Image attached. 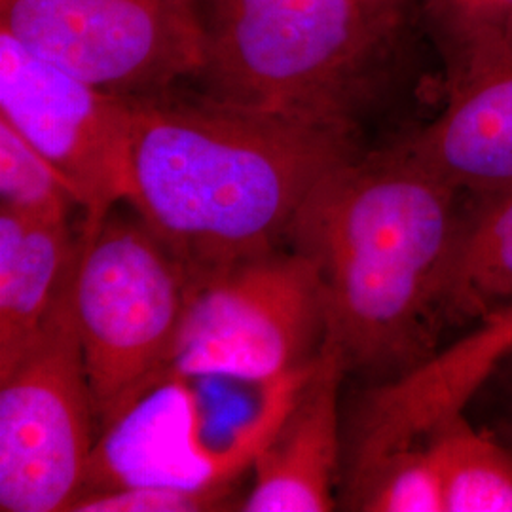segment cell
Listing matches in <instances>:
<instances>
[{"label":"cell","instance_id":"obj_10","mask_svg":"<svg viewBox=\"0 0 512 512\" xmlns=\"http://www.w3.org/2000/svg\"><path fill=\"white\" fill-rule=\"evenodd\" d=\"M459 194L512 184V48L448 74L444 109L399 143Z\"/></svg>","mask_w":512,"mask_h":512},{"label":"cell","instance_id":"obj_14","mask_svg":"<svg viewBox=\"0 0 512 512\" xmlns=\"http://www.w3.org/2000/svg\"><path fill=\"white\" fill-rule=\"evenodd\" d=\"M437 465L444 512H512V448L467 420L437 421L420 440Z\"/></svg>","mask_w":512,"mask_h":512},{"label":"cell","instance_id":"obj_18","mask_svg":"<svg viewBox=\"0 0 512 512\" xmlns=\"http://www.w3.org/2000/svg\"><path fill=\"white\" fill-rule=\"evenodd\" d=\"M234 486L131 484L80 495L69 512H203L228 509Z\"/></svg>","mask_w":512,"mask_h":512},{"label":"cell","instance_id":"obj_16","mask_svg":"<svg viewBox=\"0 0 512 512\" xmlns=\"http://www.w3.org/2000/svg\"><path fill=\"white\" fill-rule=\"evenodd\" d=\"M0 209L19 217L69 222L80 203L37 148L0 118Z\"/></svg>","mask_w":512,"mask_h":512},{"label":"cell","instance_id":"obj_15","mask_svg":"<svg viewBox=\"0 0 512 512\" xmlns=\"http://www.w3.org/2000/svg\"><path fill=\"white\" fill-rule=\"evenodd\" d=\"M348 503L366 512H444L439 471L425 444L404 446L353 469Z\"/></svg>","mask_w":512,"mask_h":512},{"label":"cell","instance_id":"obj_7","mask_svg":"<svg viewBox=\"0 0 512 512\" xmlns=\"http://www.w3.org/2000/svg\"><path fill=\"white\" fill-rule=\"evenodd\" d=\"M0 31L118 95L171 90L202 69V0H0Z\"/></svg>","mask_w":512,"mask_h":512},{"label":"cell","instance_id":"obj_12","mask_svg":"<svg viewBox=\"0 0 512 512\" xmlns=\"http://www.w3.org/2000/svg\"><path fill=\"white\" fill-rule=\"evenodd\" d=\"M80 234L69 222L0 209V374L29 351L73 279Z\"/></svg>","mask_w":512,"mask_h":512},{"label":"cell","instance_id":"obj_9","mask_svg":"<svg viewBox=\"0 0 512 512\" xmlns=\"http://www.w3.org/2000/svg\"><path fill=\"white\" fill-rule=\"evenodd\" d=\"M511 355L512 304L450 348L374 387L359 412L351 469L420 442L437 421L465 410Z\"/></svg>","mask_w":512,"mask_h":512},{"label":"cell","instance_id":"obj_13","mask_svg":"<svg viewBox=\"0 0 512 512\" xmlns=\"http://www.w3.org/2000/svg\"><path fill=\"white\" fill-rule=\"evenodd\" d=\"M459 220L440 294V319L484 321L512 304V184L476 196Z\"/></svg>","mask_w":512,"mask_h":512},{"label":"cell","instance_id":"obj_19","mask_svg":"<svg viewBox=\"0 0 512 512\" xmlns=\"http://www.w3.org/2000/svg\"><path fill=\"white\" fill-rule=\"evenodd\" d=\"M497 372L501 374V384H503V412H501L503 440L512 448V355L497 368Z\"/></svg>","mask_w":512,"mask_h":512},{"label":"cell","instance_id":"obj_3","mask_svg":"<svg viewBox=\"0 0 512 512\" xmlns=\"http://www.w3.org/2000/svg\"><path fill=\"white\" fill-rule=\"evenodd\" d=\"M205 93L251 109L355 124L391 21L365 0H202Z\"/></svg>","mask_w":512,"mask_h":512},{"label":"cell","instance_id":"obj_17","mask_svg":"<svg viewBox=\"0 0 512 512\" xmlns=\"http://www.w3.org/2000/svg\"><path fill=\"white\" fill-rule=\"evenodd\" d=\"M446 74L512 48V0H425Z\"/></svg>","mask_w":512,"mask_h":512},{"label":"cell","instance_id":"obj_1","mask_svg":"<svg viewBox=\"0 0 512 512\" xmlns=\"http://www.w3.org/2000/svg\"><path fill=\"white\" fill-rule=\"evenodd\" d=\"M128 101V205L194 283L287 245L313 186L359 154L355 124L173 88Z\"/></svg>","mask_w":512,"mask_h":512},{"label":"cell","instance_id":"obj_8","mask_svg":"<svg viewBox=\"0 0 512 512\" xmlns=\"http://www.w3.org/2000/svg\"><path fill=\"white\" fill-rule=\"evenodd\" d=\"M0 118L73 188L82 236L129 202L128 95L95 88L0 31Z\"/></svg>","mask_w":512,"mask_h":512},{"label":"cell","instance_id":"obj_5","mask_svg":"<svg viewBox=\"0 0 512 512\" xmlns=\"http://www.w3.org/2000/svg\"><path fill=\"white\" fill-rule=\"evenodd\" d=\"M327 340L317 266L281 249L194 283L169 376L270 385L306 374Z\"/></svg>","mask_w":512,"mask_h":512},{"label":"cell","instance_id":"obj_2","mask_svg":"<svg viewBox=\"0 0 512 512\" xmlns=\"http://www.w3.org/2000/svg\"><path fill=\"white\" fill-rule=\"evenodd\" d=\"M458 196L395 145L332 167L298 209L287 245L317 266L348 372L393 378L429 357Z\"/></svg>","mask_w":512,"mask_h":512},{"label":"cell","instance_id":"obj_11","mask_svg":"<svg viewBox=\"0 0 512 512\" xmlns=\"http://www.w3.org/2000/svg\"><path fill=\"white\" fill-rule=\"evenodd\" d=\"M348 368L325 340L310 376L253 463L245 512H325L334 509L340 463V389Z\"/></svg>","mask_w":512,"mask_h":512},{"label":"cell","instance_id":"obj_4","mask_svg":"<svg viewBox=\"0 0 512 512\" xmlns=\"http://www.w3.org/2000/svg\"><path fill=\"white\" fill-rule=\"evenodd\" d=\"M192 293L188 268L135 211L80 234L73 310L97 427L167 378Z\"/></svg>","mask_w":512,"mask_h":512},{"label":"cell","instance_id":"obj_6","mask_svg":"<svg viewBox=\"0 0 512 512\" xmlns=\"http://www.w3.org/2000/svg\"><path fill=\"white\" fill-rule=\"evenodd\" d=\"M95 427L71 279L37 342L0 374V511H71L92 471Z\"/></svg>","mask_w":512,"mask_h":512},{"label":"cell","instance_id":"obj_20","mask_svg":"<svg viewBox=\"0 0 512 512\" xmlns=\"http://www.w3.org/2000/svg\"><path fill=\"white\" fill-rule=\"evenodd\" d=\"M365 2L378 16L391 21L393 16L397 14V8L403 0H365Z\"/></svg>","mask_w":512,"mask_h":512}]
</instances>
